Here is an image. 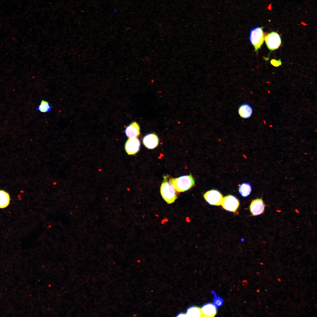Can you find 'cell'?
<instances>
[{"label": "cell", "instance_id": "e0dca14e", "mask_svg": "<svg viewBox=\"0 0 317 317\" xmlns=\"http://www.w3.org/2000/svg\"><path fill=\"white\" fill-rule=\"evenodd\" d=\"M211 293L214 295L213 303L217 307H219L222 306L223 303V300L222 298L217 295L214 291H211Z\"/></svg>", "mask_w": 317, "mask_h": 317}, {"label": "cell", "instance_id": "3957f363", "mask_svg": "<svg viewBox=\"0 0 317 317\" xmlns=\"http://www.w3.org/2000/svg\"><path fill=\"white\" fill-rule=\"evenodd\" d=\"M262 29V27H256L252 29L250 32L249 40L256 51L261 48L264 41V35Z\"/></svg>", "mask_w": 317, "mask_h": 317}, {"label": "cell", "instance_id": "5b68a950", "mask_svg": "<svg viewBox=\"0 0 317 317\" xmlns=\"http://www.w3.org/2000/svg\"><path fill=\"white\" fill-rule=\"evenodd\" d=\"M264 40L267 47L272 50L278 48L281 43V38L279 35L275 32L269 33L265 37Z\"/></svg>", "mask_w": 317, "mask_h": 317}, {"label": "cell", "instance_id": "ba28073f", "mask_svg": "<svg viewBox=\"0 0 317 317\" xmlns=\"http://www.w3.org/2000/svg\"><path fill=\"white\" fill-rule=\"evenodd\" d=\"M140 146V142L138 138H129L125 143V150L128 154L134 155L139 151Z\"/></svg>", "mask_w": 317, "mask_h": 317}, {"label": "cell", "instance_id": "277c9868", "mask_svg": "<svg viewBox=\"0 0 317 317\" xmlns=\"http://www.w3.org/2000/svg\"><path fill=\"white\" fill-rule=\"evenodd\" d=\"M221 205L226 210L235 213L238 209L240 203L236 197L229 195L223 198Z\"/></svg>", "mask_w": 317, "mask_h": 317}, {"label": "cell", "instance_id": "5bb4252c", "mask_svg": "<svg viewBox=\"0 0 317 317\" xmlns=\"http://www.w3.org/2000/svg\"><path fill=\"white\" fill-rule=\"evenodd\" d=\"M186 317L202 316L201 308L196 306H191L187 309L186 313Z\"/></svg>", "mask_w": 317, "mask_h": 317}, {"label": "cell", "instance_id": "4fadbf2b", "mask_svg": "<svg viewBox=\"0 0 317 317\" xmlns=\"http://www.w3.org/2000/svg\"><path fill=\"white\" fill-rule=\"evenodd\" d=\"M10 201L9 195L7 192L0 190V208H3L7 207L9 204Z\"/></svg>", "mask_w": 317, "mask_h": 317}, {"label": "cell", "instance_id": "ac0fdd59", "mask_svg": "<svg viewBox=\"0 0 317 317\" xmlns=\"http://www.w3.org/2000/svg\"><path fill=\"white\" fill-rule=\"evenodd\" d=\"M176 317H186V313L183 312H181L178 313L176 316Z\"/></svg>", "mask_w": 317, "mask_h": 317}, {"label": "cell", "instance_id": "30bf717a", "mask_svg": "<svg viewBox=\"0 0 317 317\" xmlns=\"http://www.w3.org/2000/svg\"><path fill=\"white\" fill-rule=\"evenodd\" d=\"M125 133L126 136L129 138H137L140 134V128L139 125L136 122H133L126 129Z\"/></svg>", "mask_w": 317, "mask_h": 317}, {"label": "cell", "instance_id": "8fae6325", "mask_svg": "<svg viewBox=\"0 0 317 317\" xmlns=\"http://www.w3.org/2000/svg\"><path fill=\"white\" fill-rule=\"evenodd\" d=\"M202 316L213 317L217 313V307L213 303L204 304L201 308Z\"/></svg>", "mask_w": 317, "mask_h": 317}, {"label": "cell", "instance_id": "9a60e30c", "mask_svg": "<svg viewBox=\"0 0 317 317\" xmlns=\"http://www.w3.org/2000/svg\"><path fill=\"white\" fill-rule=\"evenodd\" d=\"M252 191L251 185L248 183L244 182L240 185L239 191L242 196L246 197L249 195Z\"/></svg>", "mask_w": 317, "mask_h": 317}, {"label": "cell", "instance_id": "d6986e66", "mask_svg": "<svg viewBox=\"0 0 317 317\" xmlns=\"http://www.w3.org/2000/svg\"><path fill=\"white\" fill-rule=\"evenodd\" d=\"M118 11L117 9L116 8H114L113 9V11L114 12H116Z\"/></svg>", "mask_w": 317, "mask_h": 317}, {"label": "cell", "instance_id": "7c38bea8", "mask_svg": "<svg viewBox=\"0 0 317 317\" xmlns=\"http://www.w3.org/2000/svg\"><path fill=\"white\" fill-rule=\"evenodd\" d=\"M253 113L252 107L247 103L241 105L238 109V113L242 118L247 119L251 117Z\"/></svg>", "mask_w": 317, "mask_h": 317}, {"label": "cell", "instance_id": "52a82bcc", "mask_svg": "<svg viewBox=\"0 0 317 317\" xmlns=\"http://www.w3.org/2000/svg\"><path fill=\"white\" fill-rule=\"evenodd\" d=\"M250 212L253 216H257L262 214L264 210L265 205L262 198H257L252 200L250 205Z\"/></svg>", "mask_w": 317, "mask_h": 317}, {"label": "cell", "instance_id": "8992f818", "mask_svg": "<svg viewBox=\"0 0 317 317\" xmlns=\"http://www.w3.org/2000/svg\"><path fill=\"white\" fill-rule=\"evenodd\" d=\"M203 197L210 204L214 205H221L223 198L221 193L216 190H212L207 192L203 195Z\"/></svg>", "mask_w": 317, "mask_h": 317}, {"label": "cell", "instance_id": "7a4b0ae2", "mask_svg": "<svg viewBox=\"0 0 317 317\" xmlns=\"http://www.w3.org/2000/svg\"><path fill=\"white\" fill-rule=\"evenodd\" d=\"M163 178L164 180L161 187V193L163 199L168 204H171L173 203L177 198L178 191L168 182L166 176H164Z\"/></svg>", "mask_w": 317, "mask_h": 317}, {"label": "cell", "instance_id": "9c48e42d", "mask_svg": "<svg viewBox=\"0 0 317 317\" xmlns=\"http://www.w3.org/2000/svg\"><path fill=\"white\" fill-rule=\"evenodd\" d=\"M159 139L158 136L154 134L146 135L143 138V143L144 145L149 149H153L158 145Z\"/></svg>", "mask_w": 317, "mask_h": 317}, {"label": "cell", "instance_id": "6da1fadb", "mask_svg": "<svg viewBox=\"0 0 317 317\" xmlns=\"http://www.w3.org/2000/svg\"><path fill=\"white\" fill-rule=\"evenodd\" d=\"M169 182L179 192L187 191L195 184L194 179L191 174L171 179Z\"/></svg>", "mask_w": 317, "mask_h": 317}, {"label": "cell", "instance_id": "2e32d148", "mask_svg": "<svg viewBox=\"0 0 317 317\" xmlns=\"http://www.w3.org/2000/svg\"><path fill=\"white\" fill-rule=\"evenodd\" d=\"M52 109V107L47 101L42 100L40 104L36 108V110L42 113L48 112Z\"/></svg>", "mask_w": 317, "mask_h": 317}]
</instances>
